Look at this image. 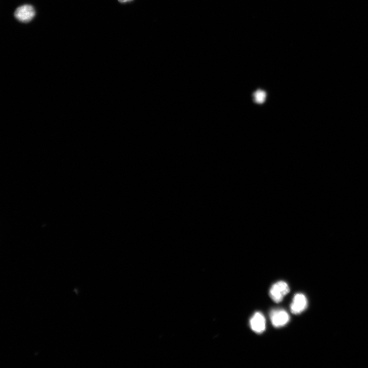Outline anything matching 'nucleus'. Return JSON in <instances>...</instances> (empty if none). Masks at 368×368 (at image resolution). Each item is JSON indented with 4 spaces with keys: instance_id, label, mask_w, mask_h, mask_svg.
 I'll return each instance as SVG.
<instances>
[{
    "instance_id": "f257e3e1",
    "label": "nucleus",
    "mask_w": 368,
    "mask_h": 368,
    "mask_svg": "<svg viewBox=\"0 0 368 368\" xmlns=\"http://www.w3.org/2000/svg\"><path fill=\"white\" fill-rule=\"evenodd\" d=\"M290 291L288 284L284 282H279L275 283L270 290V296L277 303L281 302L284 297Z\"/></svg>"
},
{
    "instance_id": "f03ea898",
    "label": "nucleus",
    "mask_w": 368,
    "mask_h": 368,
    "mask_svg": "<svg viewBox=\"0 0 368 368\" xmlns=\"http://www.w3.org/2000/svg\"><path fill=\"white\" fill-rule=\"evenodd\" d=\"M35 15L33 7L30 5H24L19 7L15 12V17L19 21L28 23L31 21Z\"/></svg>"
},
{
    "instance_id": "7ed1b4c3",
    "label": "nucleus",
    "mask_w": 368,
    "mask_h": 368,
    "mask_svg": "<svg viewBox=\"0 0 368 368\" xmlns=\"http://www.w3.org/2000/svg\"><path fill=\"white\" fill-rule=\"evenodd\" d=\"M270 318L272 324L277 328L284 326L290 319L288 313L282 309L273 310L270 313Z\"/></svg>"
},
{
    "instance_id": "20e7f679",
    "label": "nucleus",
    "mask_w": 368,
    "mask_h": 368,
    "mask_svg": "<svg viewBox=\"0 0 368 368\" xmlns=\"http://www.w3.org/2000/svg\"><path fill=\"white\" fill-rule=\"evenodd\" d=\"M308 306V300L305 295L296 294L290 306V311L295 314H298L305 311Z\"/></svg>"
},
{
    "instance_id": "39448f33",
    "label": "nucleus",
    "mask_w": 368,
    "mask_h": 368,
    "mask_svg": "<svg viewBox=\"0 0 368 368\" xmlns=\"http://www.w3.org/2000/svg\"><path fill=\"white\" fill-rule=\"evenodd\" d=\"M265 323L264 316L260 312H256L250 320V326L253 331L259 334L265 331Z\"/></svg>"
},
{
    "instance_id": "423d86ee",
    "label": "nucleus",
    "mask_w": 368,
    "mask_h": 368,
    "mask_svg": "<svg viewBox=\"0 0 368 368\" xmlns=\"http://www.w3.org/2000/svg\"><path fill=\"white\" fill-rule=\"evenodd\" d=\"M120 3H126L133 1V0H118Z\"/></svg>"
}]
</instances>
